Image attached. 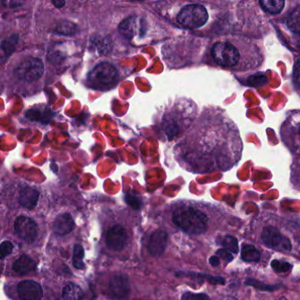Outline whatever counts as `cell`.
I'll return each instance as SVG.
<instances>
[{"instance_id": "obj_1", "label": "cell", "mask_w": 300, "mask_h": 300, "mask_svg": "<svg viewBox=\"0 0 300 300\" xmlns=\"http://www.w3.org/2000/svg\"><path fill=\"white\" fill-rule=\"evenodd\" d=\"M172 220L176 226L188 235H202L207 229L208 218L201 210L182 206L174 211Z\"/></svg>"}, {"instance_id": "obj_2", "label": "cell", "mask_w": 300, "mask_h": 300, "mask_svg": "<svg viewBox=\"0 0 300 300\" xmlns=\"http://www.w3.org/2000/svg\"><path fill=\"white\" fill-rule=\"evenodd\" d=\"M208 20V13L206 7L199 4L188 5L181 9L177 15V21L181 26L196 29L204 26Z\"/></svg>"}, {"instance_id": "obj_3", "label": "cell", "mask_w": 300, "mask_h": 300, "mask_svg": "<svg viewBox=\"0 0 300 300\" xmlns=\"http://www.w3.org/2000/svg\"><path fill=\"white\" fill-rule=\"evenodd\" d=\"M212 56L216 63L226 68H234L241 58L239 50L234 43L218 42L212 49Z\"/></svg>"}, {"instance_id": "obj_4", "label": "cell", "mask_w": 300, "mask_h": 300, "mask_svg": "<svg viewBox=\"0 0 300 300\" xmlns=\"http://www.w3.org/2000/svg\"><path fill=\"white\" fill-rule=\"evenodd\" d=\"M117 78L118 72L115 66L109 63H101L89 73L88 82L94 88L103 89L115 84Z\"/></svg>"}, {"instance_id": "obj_5", "label": "cell", "mask_w": 300, "mask_h": 300, "mask_svg": "<svg viewBox=\"0 0 300 300\" xmlns=\"http://www.w3.org/2000/svg\"><path fill=\"white\" fill-rule=\"evenodd\" d=\"M45 67L43 61L37 57H27L15 70L18 79L26 82H34L44 74Z\"/></svg>"}, {"instance_id": "obj_6", "label": "cell", "mask_w": 300, "mask_h": 300, "mask_svg": "<svg viewBox=\"0 0 300 300\" xmlns=\"http://www.w3.org/2000/svg\"><path fill=\"white\" fill-rule=\"evenodd\" d=\"M183 108L177 106L170 109V112L167 113L166 116L163 118V129L167 135L170 136L171 139L182 131V129H184V127L187 125L185 118L192 120V117H185L186 110L191 109L192 105L186 106V108L182 111Z\"/></svg>"}, {"instance_id": "obj_7", "label": "cell", "mask_w": 300, "mask_h": 300, "mask_svg": "<svg viewBox=\"0 0 300 300\" xmlns=\"http://www.w3.org/2000/svg\"><path fill=\"white\" fill-rule=\"evenodd\" d=\"M262 243L269 248L277 251L291 250V243L288 238L281 234L275 227H266L261 232Z\"/></svg>"}, {"instance_id": "obj_8", "label": "cell", "mask_w": 300, "mask_h": 300, "mask_svg": "<svg viewBox=\"0 0 300 300\" xmlns=\"http://www.w3.org/2000/svg\"><path fill=\"white\" fill-rule=\"evenodd\" d=\"M14 230L18 236L27 243H33L38 236V226L32 218L20 216L14 222Z\"/></svg>"}, {"instance_id": "obj_9", "label": "cell", "mask_w": 300, "mask_h": 300, "mask_svg": "<svg viewBox=\"0 0 300 300\" xmlns=\"http://www.w3.org/2000/svg\"><path fill=\"white\" fill-rule=\"evenodd\" d=\"M127 242V235L124 227L116 224L109 229L105 237V244L110 250L116 252L123 250Z\"/></svg>"}, {"instance_id": "obj_10", "label": "cell", "mask_w": 300, "mask_h": 300, "mask_svg": "<svg viewBox=\"0 0 300 300\" xmlns=\"http://www.w3.org/2000/svg\"><path fill=\"white\" fill-rule=\"evenodd\" d=\"M17 293L20 300H42V285L33 280L21 281L17 286Z\"/></svg>"}, {"instance_id": "obj_11", "label": "cell", "mask_w": 300, "mask_h": 300, "mask_svg": "<svg viewBox=\"0 0 300 300\" xmlns=\"http://www.w3.org/2000/svg\"><path fill=\"white\" fill-rule=\"evenodd\" d=\"M109 291L116 299H126L130 292L128 278L123 275L113 277L109 283Z\"/></svg>"}, {"instance_id": "obj_12", "label": "cell", "mask_w": 300, "mask_h": 300, "mask_svg": "<svg viewBox=\"0 0 300 300\" xmlns=\"http://www.w3.org/2000/svg\"><path fill=\"white\" fill-rule=\"evenodd\" d=\"M168 243V234L166 231L158 230L150 236L148 242V252L154 257H160L166 249Z\"/></svg>"}, {"instance_id": "obj_13", "label": "cell", "mask_w": 300, "mask_h": 300, "mask_svg": "<svg viewBox=\"0 0 300 300\" xmlns=\"http://www.w3.org/2000/svg\"><path fill=\"white\" fill-rule=\"evenodd\" d=\"M75 226V222L69 213H63L56 217L53 223V231L58 236H65L71 232Z\"/></svg>"}, {"instance_id": "obj_14", "label": "cell", "mask_w": 300, "mask_h": 300, "mask_svg": "<svg viewBox=\"0 0 300 300\" xmlns=\"http://www.w3.org/2000/svg\"><path fill=\"white\" fill-rule=\"evenodd\" d=\"M39 196V192L36 190L35 188L32 187H24L20 190L19 201L20 205L24 208L33 210L37 205Z\"/></svg>"}, {"instance_id": "obj_15", "label": "cell", "mask_w": 300, "mask_h": 300, "mask_svg": "<svg viewBox=\"0 0 300 300\" xmlns=\"http://www.w3.org/2000/svg\"><path fill=\"white\" fill-rule=\"evenodd\" d=\"M13 271L20 275H26L35 270L36 263L32 258L22 254L13 262Z\"/></svg>"}, {"instance_id": "obj_16", "label": "cell", "mask_w": 300, "mask_h": 300, "mask_svg": "<svg viewBox=\"0 0 300 300\" xmlns=\"http://www.w3.org/2000/svg\"><path fill=\"white\" fill-rule=\"evenodd\" d=\"M139 27H140V21H138L137 17L133 16L125 20L120 25L119 30L121 35H123V37H126L127 39H132L137 34Z\"/></svg>"}, {"instance_id": "obj_17", "label": "cell", "mask_w": 300, "mask_h": 300, "mask_svg": "<svg viewBox=\"0 0 300 300\" xmlns=\"http://www.w3.org/2000/svg\"><path fill=\"white\" fill-rule=\"evenodd\" d=\"M18 43V37L13 36L10 38L4 40L0 44V64H3L15 51V47Z\"/></svg>"}, {"instance_id": "obj_18", "label": "cell", "mask_w": 300, "mask_h": 300, "mask_svg": "<svg viewBox=\"0 0 300 300\" xmlns=\"http://www.w3.org/2000/svg\"><path fill=\"white\" fill-rule=\"evenodd\" d=\"M51 112L45 107H34L26 111V116L31 121L35 122H48L51 118Z\"/></svg>"}, {"instance_id": "obj_19", "label": "cell", "mask_w": 300, "mask_h": 300, "mask_svg": "<svg viewBox=\"0 0 300 300\" xmlns=\"http://www.w3.org/2000/svg\"><path fill=\"white\" fill-rule=\"evenodd\" d=\"M84 297V291L78 284L69 283L62 290V299L82 300Z\"/></svg>"}, {"instance_id": "obj_20", "label": "cell", "mask_w": 300, "mask_h": 300, "mask_svg": "<svg viewBox=\"0 0 300 300\" xmlns=\"http://www.w3.org/2000/svg\"><path fill=\"white\" fill-rule=\"evenodd\" d=\"M241 256L246 262H257L261 260V252L252 245H245L242 248Z\"/></svg>"}, {"instance_id": "obj_21", "label": "cell", "mask_w": 300, "mask_h": 300, "mask_svg": "<svg viewBox=\"0 0 300 300\" xmlns=\"http://www.w3.org/2000/svg\"><path fill=\"white\" fill-rule=\"evenodd\" d=\"M218 244L221 245L227 250L230 251L232 254H237L239 251L238 240L232 235L219 236L217 239Z\"/></svg>"}, {"instance_id": "obj_22", "label": "cell", "mask_w": 300, "mask_h": 300, "mask_svg": "<svg viewBox=\"0 0 300 300\" xmlns=\"http://www.w3.org/2000/svg\"><path fill=\"white\" fill-rule=\"evenodd\" d=\"M245 285L251 286V287L261 290V291H274L280 288V284H268L262 283L261 281L256 280L254 278H248L245 281Z\"/></svg>"}, {"instance_id": "obj_23", "label": "cell", "mask_w": 300, "mask_h": 300, "mask_svg": "<svg viewBox=\"0 0 300 300\" xmlns=\"http://www.w3.org/2000/svg\"><path fill=\"white\" fill-rule=\"evenodd\" d=\"M261 7L272 14L280 13L284 7V1L281 0H261L260 1Z\"/></svg>"}, {"instance_id": "obj_24", "label": "cell", "mask_w": 300, "mask_h": 300, "mask_svg": "<svg viewBox=\"0 0 300 300\" xmlns=\"http://www.w3.org/2000/svg\"><path fill=\"white\" fill-rule=\"evenodd\" d=\"M288 27L294 33L300 34V7L294 9L286 20Z\"/></svg>"}, {"instance_id": "obj_25", "label": "cell", "mask_w": 300, "mask_h": 300, "mask_svg": "<svg viewBox=\"0 0 300 300\" xmlns=\"http://www.w3.org/2000/svg\"><path fill=\"white\" fill-rule=\"evenodd\" d=\"M85 257V250L81 245H75L74 250H73V265L78 270H84L85 268V264L84 262Z\"/></svg>"}, {"instance_id": "obj_26", "label": "cell", "mask_w": 300, "mask_h": 300, "mask_svg": "<svg viewBox=\"0 0 300 300\" xmlns=\"http://www.w3.org/2000/svg\"><path fill=\"white\" fill-rule=\"evenodd\" d=\"M184 277H192V278H199V279H204V280L208 281L209 283L212 284H221L224 285L226 284V280L224 277H214L211 275H202L199 273H194V272H189V273H183Z\"/></svg>"}, {"instance_id": "obj_27", "label": "cell", "mask_w": 300, "mask_h": 300, "mask_svg": "<svg viewBox=\"0 0 300 300\" xmlns=\"http://www.w3.org/2000/svg\"><path fill=\"white\" fill-rule=\"evenodd\" d=\"M77 29L75 24L70 21H62L56 26V33L63 35V36H71L74 35Z\"/></svg>"}, {"instance_id": "obj_28", "label": "cell", "mask_w": 300, "mask_h": 300, "mask_svg": "<svg viewBox=\"0 0 300 300\" xmlns=\"http://www.w3.org/2000/svg\"><path fill=\"white\" fill-rule=\"evenodd\" d=\"M271 268L277 273H288L292 270V265L287 261L273 260L271 261Z\"/></svg>"}, {"instance_id": "obj_29", "label": "cell", "mask_w": 300, "mask_h": 300, "mask_svg": "<svg viewBox=\"0 0 300 300\" xmlns=\"http://www.w3.org/2000/svg\"><path fill=\"white\" fill-rule=\"evenodd\" d=\"M13 245L10 241H4L0 245V259H5L13 253Z\"/></svg>"}, {"instance_id": "obj_30", "label": "cell", "mask_w": 300, "mask_h": 300, "mask_svg": "<svg viewBox=\"0 0 300 300\" xmlns=\"http://www.w3.org/2000/svg\"><path fill=\"white\" fill-rule=\"evenodd\" d=\"M181 300H210V297L206 293H193L187 291L182 295Z\"/></svg>"}, {"instance_id": "obj_31", "label": "cell", "mask_w": 300, "mask_h": 300, "mask_svg": "<svg viewBox=\"0 0 300 300\" xmlns=\"http://www.w3.org/2000/svg\"><path fill=\"white\" fill-rule=\"evenodd\" d=\"M216 254L218 257H220L223 260H225L227 262H231L234 260V255L231 252L227 250L225 248H221L216 252Z\"/></svg>"}, {"instance_id": "obj_32", "label": "cell", "mask_w": 300, "mask_h": 300, "mask_svg": "<svg viewBox=\"0 0 300 300\" xmlns=\"http://www.w3.org/2000/svg\"><path fill=\"white\" fill-rule=\"evenodd\" d=\"M126 201H127V205H130L131 207L134 209V210L140 209V205H141V203L138 198L135 197V196H132L130 195H127V197H126Z\"/></svg>"}, {"instance_id": "obj_33", "label": "cell", "mask_w": 300, "mask_h": 300, "mask_svg": "<svg viewBox=\"0 0 300 300\" xmlns=\"http://www.w3.org/2000/svg\"><path fill=\"white\" fill-rule=\"evenodd\" d=\"M294 80L295 83L298 87L300 88V58L297 60V62L294 65Z\"/></svg>"}, {"instance_id": "obj_34", "label": "cell", "mask_w": 300, "mask_h": 300, "mask_svg": "<svg viewBox=\"0 0 300 300\" xmlns=\"http://www.w3.org/2000/svg\"><path fill=\"white\" fill-rule=\"evenodd\" d=\"M209 262L210 264L212 265V267H218L219 266V263H220V261H219V258L218 256H211L210 259H209Z\"/></svg>"}, {"instance_id": "obj_35", "label": "cell", "mask_w": 300, "mask_h": 300, "mask_svg": "<svg viewBox=\"0 0 300 300\" xmlns=\"http://www.w3.org/2000/svg\"><path fill=\"white\" fill-rule=\"evenodd\" d=\"M3 4H5L7 7H10V8H16V7L22 6L24 3L18 2V1H11V2H3Z\"/></svg>"}, {"instance_id": "obj_36", "label": "cell", "mask_w": 300, "mask_h": 300, "mask_svg": "<svg viewBox=\"0 0 300 300\" xmlns=\"http://www.w3.org/2000/svg\"><path fill=\"white\" fill-rule=\"evenodd\" d=\"M52 4L56 7V8H62V7H64L65 1H59V0H56V1H52Z\"/></svg>"}, {"instance_id": "obj_37", "label": "cell", "mask_w": 300, "mask_h": 300, "mask_svg": "<svg viewBox=\"0 0 300 300\" xmlns=\"http://www.w3.org/2000/svg\"><path fill=\"white\" fill-rule=\"evenodd\" d=\"M277 300H288V299L285 297H280V298H278V299H277Z\"/></svg>"}, {"instance_id": "obj_38", "label": "cell", "mask_w": 300, "mask_h": 300, "mask_svg": "<svg viewBox=\"0 0 300 300\" xmlns=\"http://www.w3.org/2000/svg\"><path fill=\"white\" fill-rule=\"evenodd\" d=\"M298 133H299V136H300V128H299V130H298Z\"/></svg>"}]
</instances>
